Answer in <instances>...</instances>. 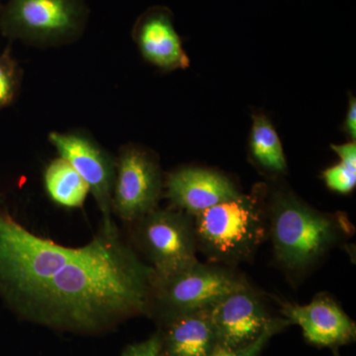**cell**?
<instances>
[{
	"label": "cell",
	"instance_id": "cell-20",
	"mask_svg": "<svg viewBox=\"0 0 356 356\" xmlns=\"http://www.w3.org/2000/svg\"><path fill=\"white\" fill-rule=\"evenodd\" d=\"M346 130L350 137L355 140L356 137V103L355 98L350 100V109H348V119L346 122Z\"/></svg>",
	"mask_w": 356,
	"mask_h": 356
},
{
	"label": "cell",
	"instance_id": "cell-17",
	"mask_svg": "<svg viewBox=\"0 0 356 356\" xmlns=\"http://www.w3.org/2000/svg\"><path fill=\"white\" fill-rule=\"evenodd\" d=\"M22 72L7 50L0 55V110L9 106L18 95Z\"/></svg>",
	"mask_w": 356,
	"mask_h": 356
},
{
	"label": "cell",
	"instance_id": "cell-16",
	"mask_svg": "<svg viewBox=\"0 0 356 356\" xmlns=\"http://www.w3.org/2000/svg\"><path fill=\"white\" fill-rule=\"evenodd\" d=\"M341 158L337 165L327 168L324 172V179L327 187L339 193H348L356 185V145L355 143L332 146Z\"/></svg>",
	"mask_w": 356,
	"mask_h": 356
},
{
	"label": "cell",
	"instance_id": "cell-3",
	"mask_svg": "<svg viewBox=\"0 0 356 356\" xmlns=\"http://www.w3.org/2000/svg\"><path fill=\"white\" fill-rule=\"evenodd\" d=\"M193 226L197 247L225 262L248 259L267 232L261 208L242 194L199 213L194 216Z\"/></svg>",
	"mask_w": 356,
	"mask_h": 356
},
{
	"label": "cell",
	"instance_id": "cell-18",
	"mask_svg": "<svg viewBox=\"0 0 356 356\" xmlns=\"http://www.w3.org/2000/svg\"><path fill=\"white\" fill-rule=\"evenodd\" d=\"M289 321L285 318H271L269 324L266 325L261 336L245 348L235 350H222L217 348L211 356H261L262 351L275 334H280L283 330L290 325Z\"/></svg>",
	"mask_w": 356,
	"mask_h": 356
},
{
	"label": "cell",
	"instance_id": "cell-15",
	"mask_svg": "<svg viewBox=\"0 0 356 356\" xmlns=\"http://www.w3.org/2000/svg\"><path fill=\"white\" fill-rule=\"evenodd\" d=\"M250 147L257 163L266 170L275 172L286 170V159L280 138L266 117H254Z\"/></svg>",
	"mask_w": 356,
	"mask_h": 356
},
{
	"label": "cell",
	"instance_id": "cell-10",
	"mask_svg": "<svg viewBox=\"0 0 356 356\" xmlns=\"http://www.w3.org/2000/svg\"><path fill=\"white\" fill-rule=\"evenodd\" d=\"M282 314L290 324L298 325L304 339L317 348L337 350L355 341V323L327 295H318L306 305L284 304Z\"/></svg>",
	"mask_w": 356,
	"mask_h": 356
},
{
	"label": "cell",
	"instance_id": "cell-7",
	"mask_svg": "<svg viewBox=\"0 0 356 356\" xmlns=\"http://www.w3.org/2000/svg\"><path fill=\"white\" fill-rule=\"evenodd\" d=\"M163 180L156 159L145 149L127 146L116 159L112 212L122 221L136 222L156 209Z\"/></svg>",
	"mask_w": 356,
	"mask_h": 356
},
{
	"label": "cell",
	"instance_id": "cell-19",
	"mask_svg": "<svg viewBox=\"0 0 356 356\" xmlns=\"http://www.w3.org/2000/svg\"><path fill=\"white\" fill-rule=\"evenodd\" d=\"M122 356H161V339L159 332L140 343L129 346Z\"/></svg>",
	"mask_w": 356,
	"mask_h": 356
},
{
	"label": "cell",
	"instance_id": "cell-11",
	"mask_svg": "<svg viewBox=\"0 0 356 356\" xmlns=\"http://www.w3.org/2000/svg\"><path fill=\"white\" fill-rule=\"evenodd\" d=\"M165 186L166 197L172 205L193 217L241 195L228 178L203 168H182L170 173Z\"/></svg>",
	"mask_w": 356,
	"mask_h": 356
},
{
	"label": "cell",
	"instance_id": "cell-12",
	"mask_svg": "<svg viewBox=\"0 0 356 356\" xmlns=\"http://www.w3.org/2000/svg\"><path fill=\"white\" fill-rule=\"evenodd\" d=\"M133 36L144 58L156 67L172 70L188 65L168 9L153 7L146 11L136 22Z\"/></svg>",
	"mask_w": 356,
	"mask_h": 356
},
{
	"label": "cell",
	"instance_id": "cell-1",
	"mask_svg": "<svg viewBox=\"0 0 356 356\" xmlns=\"http://www.w3.org/2000/svg\"><path fill=\"white\" fill-rule=\"evenodd\" d=\"M154 277L118 228L69 248L0 211V294L34 322L90 331L139 315L153 301Z\"/></svg>",
	"mask_w": 356,
	"mask_h": 356
},
{
	"label": "cell",
	"instance_id": "cell-5",
	"mask_svg": "<svg viewBox=\"0 0 356 356\" xmlns=\"http://www.w3.org/2000/svg\"><path fill=\"white\" fill-rule=\"evenodd\" d=\"M136 222L138 241L156 277L173 275L198 261L191 215L182 211L156 209Z\"/></svg>",
	"mask_w": 356,
	"mask_h": 356
},
{
	"label": "cell",
	"instance_id": "cell-6",
	"mask_svg": "<svg viewBox=\"0 0 356 356\" xmlns=\"http://www.w3.org/2000/svg\"><path fill=\"white\" fill-rule=\"evenodd\" d=\"M243 285L245 283L233 273L197 261L168 277H154L152 300L163 309L165 317H168L212 308Z\"/></svg>",
	"mask_w": 356,
	"mask_h": 356
},
{
	"label": "cell",
	"instance_id": "cell-4",
	"mask_svg": "<svg viewBox=\"0 0 356 356\" xmlns=\"http://www.w3.org/2000/svg\"><path fill=\"white\" fill-rule=\"evenodd\" d=\"M88 17L86 0H7L0 30L7 38L51 48L81 38Z\"/></svg>",
	"mask_w": 356,
	"mask_h": 356
},
{
	"label": "cell",
	"instance_id": "cell-14",
	"mask_svg": "<svg viewBox=\"0 0 356 356\" xmlns=\"http://www.w3.org/2000/svg\"><path fill=\"white\" fill-rule=\"evenodd\" d=\"M44 181L51 200L63 207H81L89 193L88 184L81 175L60 156L46 168Z\"/></svg>",
	"mask_w": 356,
	"mask_h": 356
},
{
	"label": "cell",
	"instance_id": "cell-9",
	"mask_svg": "<svg viewBox=\"0 0 356 356\" xmlns=\"http://www.w3.org/2000/svg\"><path fill=\"white\" fill-rule=\"evenodd\" d=\"M218 348L235 350L254 343L271 318L257 295L247 284L210 309Z\"/></svg>",
	"mask_w": 356,
	"mask_h": 356
},
{
	"label": "cell",
	"instance_id": "cell-8",
	"mask_svg": "<svg viewBox=\"0 0 356 356\" xmlns=\"http://www.w3.org/2000/svg\"><path fill=\"white\" fill-rule=\"evenodd\" d=\"M49 140L88 184L102 215V228H117L112 218V196L116 159L112 158L95 140L86 134L53 132Z\"/></svg>",
	"mask_w": 356,
	"mask_h": 356
},
{
	"label": "cell",
	"instance_id": "cell-13",
	"mask_svg": "<svg viewBox=\"0 0 356 356\" xmlns=\"http://www.w3.org/2000/svg\"><path fill=\"white\" fill-rule=\"evenodd\" d=\"M210 309L175 314L165 317L159 332L161 356H211L218 339Z\"/></svg>",
	"mask_w": 356,
	"mask_h": 356
},
{
	"label": "cell",
	"instance_id": "cell-21",
	"mask_svg": "<svg viewBox=\"0 0 356 356\" xmlns=\"http://www.w3.org/2000/svg\"><path fill=\"white\" fill-rule=\"evenodd\" d=\"M334 356H341L339 355V351H337V350H334Z\"/></svg>",
	"mask_w": 356,
	"mask_h": 356
},
{
	"label": "cell",
	"instance_id": "cell-2",
	"mask_svg": "<svg viewBox=\"0 0 356 356\" xmlns=\"http://www.w3.org/2000/svg\"><path fill=\"white\" fill-rule=\"evenodd\" d=\"M269 227L276 259L292 270L317 261L339 234L336 220L289 195L274 201Z\"/></svg>",
	"mask_w": 356,
	"mask_h": 356
}]
</instances>
